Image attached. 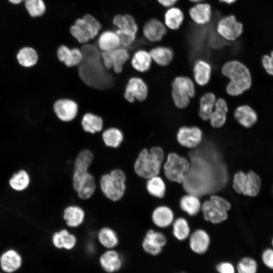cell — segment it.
Here are the masks:
<instances>
[{"label": "cell", "instance_id": "1", "mask_svg": "<svg viewBox=\"0 0 273 273\" xmlns=\"http://www.w3.org/2000/svg\"><path fill=\"white\" fill-rule=\"evenodd\" d=\"M83 59L77 66V73L81 81L92 89L105 90L112 88L114 79L110 70L104 66L101 51L97 45L83 44L80 49Z\"/></svg>", "mask_w": 273, "mask_h": 273}, {"label": "cell", "instance_id": "2", "mask_svg": "<svg viewBox=\"0 0 273 273\" xmlns=\"http://www.w3.org/2000/svg\"><path fill=\"white\" fill-rule=\"evenodd\" d=\"M221 73L230 79L226 87L228 94L238 96L249 89L252 84V77L248 68L237 60L230 61L223 64Z\"/></svg>", "mask_w": 273, "mask_h": 273}, {"label": "cell", "instance_id": "3", "mask_svg": "<svg viewBox=\"0 0 273 273\" xmlns=\"http://www.w3.org/2000/svg\"><path fill=\"white\" fill-rule=\"evenodd\" d=\"M164 156L163 151L160 147H153L149 151L143 149L134 164L135 172L139 176L146 179L158 175Z\"/></svg>", "mask_w": 273, "mask_h": 273}, {"label": "cell", "instance_id": "4", "mask_svg": "<svg viewBox=\"0 0 273 273\" xmlns=\"http://www.w3.org/2000/svg\"><path fill=\"white\" fill-rule=\"evenodd\" d=\"M126 175L120 169H115L102 176L100 181L101 190L110 200L117 201L123 196L125 189Z\"/></svg>", "mask_w": 273, "mask_h": 273}, {"label": "cell", "instance_id": "5", "mask_svg": "<svg viewBox=\"0 0 273 273\" xmlns=\"http://www.w3.org/2000/svg\"><path fill=\"white\" fill-rule=\"evenodd\" d=\"M171 86V96L174 105L179 109L186 108L190 99L196 94L193 81L187 76H177L173 80Z\"/></svg>", "mask_w": 273, "mask_h": 273}, {"label": "cell", "instance_id": "6", "mask_svg": "<svg viewBox=\"0 0 273 273\" xmlns=\"http://www.w3.org/2000/svg\"><path fill=\"white\" fill-rule=\"evenodd\" d=\"M113 23L117 28L115 32L120 38L121 46L127 47L132 44L138 30V24L133 17L129 14H117L114 17Z\"/></svg>", "mask_w": 273, "mask_h": 273}, {"label": "cell", "instance_id": "7", "mask_svg": "<svg viewBox=\"0 0 273 273\" xmlns=\"http://www.w3.org/2000/svg\"><path fill=\"white\" fill-rule=\"evenodd\" d=\"M261 179L254 171L247 173L242 171L236 173L233 181V188L239 194L254 197L257 196L261 188Z\"/></svg>", "mask_w": 273, "mask_h": 273}, {"label": "cell", "instance_id": "8", "mask_svg": "<svg viewBox=\"0 0 273 273\" xmlns=\"http://www.w3.org/2000/svg\"><path fill=\"white\" fill-rule=\"evenodd\" d=\"M163 169L169 180L182 183L190 169V164L186 158L171 153L167 156Z\"/></svg>", "mask_w": 273, "mask_h": 273}, {"label": "cell", "instance_id": "9", "mask_svg": "<svg viewBox=\"0 0 273 273\" xmlns=\"http://www.w3.org/2000/svg\"><path fill=\"white\" fill-rule=\"evenodd\" d=\"M101 58L107 70L112 69L114 73L120 74L123 72L124 64L129 59L130 55L127 49L120 47L110 51L101 52Z\"/></svg>", "mask_w": 273, "mask_h": 273}, {"label": "cell", "instance_id": "10", "mask_svg": "<svg viewBox=\"0 0 273 273\" xmlns=\"http://www.w3.org/2000/svg\"><path fill=\"white\" fill-rule=\"evenodd\" d=\"M216 32L225 40L232 41L241 35L243 30V24L237 21L233 15L225 16L220 18L216 26Z\"/></svg>", "mask_w": 273, "mask_h": 273}, {"label": "cell", "instance_id": "11", "mask_svg": "<svg viewBox=\"0 0 273 273\" xmlns=\"http://www.w3.org/2000/svg\"><path fill=\"white\" fill-rule=\"evenodd\" d=\"M148 95V87L145 81L139 77H130L125 85L123 97L128 103L132 104L135 100L143 102Z\"/></svg>", "mask_w": 273, "mask_h": 273}, {"label": "cell", "instance_id": "12", "mask_svg": "<svg viewBox=\"0 0 273 273\" xmlns=\"http://www.w3.org/2000/svg\"><path fill=\"white\" fill-rule=\"evenodd\" d=\"M54 112L58 119L64 122L74 120L77 116L79 107L77 103L69 98H60L54 103Z\"/></svg>", "mask_w": 273, "mask_h": 273}, {"label": "cell", "instance_id": "13", "mask_svg": "<svg viewBox=\"0 0 273 273\" xmlns=\"http://www.w3.org/2000/svg\"><path fill=\"white\" fill-rule=\"evenodd\" d=\"M203 133L197 126H182L176 134L178 142L182 146L194 148L198 146L202 140Z\"/></svg>", "mask_w": 273, "mask_h": 273}, {"label": "cell", "instance_id": "14", "mask_svg": "<svg viewBox=\"0 0 273 273\" xmlns=\"http://www.w3.org/2000/svg\"><path fill=\"white\" fill-rule=\"evenodd\" d=\"M166 243V239L163 234L150 230L143 240L142 247L146 253L156 256L161 252Z\"/></svg>", "mask_w": 273, "mask_h": 273}, {"label": "cell", "instance_id": "15", "mask_svg": "<svg viewBox=\"0 0 273 273\" xmlns=\"http://www.w3.org/2000/svg\"><path fill=\"white\" fill-rule=\"evenodd\" d=\"M58 60L67 68L78 66L83 59V54L80 49L70 48L65 44H61L57 49Z\"/></svg>", "mask_w": 273, "mask_h": 273}, {"label": "cell", "instance_id": "16", "mask_svg": "<svg viewBox=\"0 0 273 273\" xmlns=\"http://www.w3.org/2000/svg\"><path fill=\"white\" fill-rule=\"evenodd\" d=\"M167 29L161 21L156 18H152L144 24L143 33L148 40L156 42L163 39L167 33Z\"/></svg>", "mask_w": 273, "mask_h": 273}, {"label": "cell", "instance_id": "17", "mask_svg": "<svg viewBox=\"0 0 273 273\" xmlns=\"http://www.w3.org/2000/svg\"><path fill=\"white\" fill-rule=\"evenodd\" d=\"M191 19L196 24L203 26L211 20L212 11L211 5L205 2L195 4L189 10Z\"/></svg>", "mask_w": 273, "mask_h": 273}, {"label": "cell", "instance_id": "18", "mask_svg": "<svg viewBox=\"0 0 273 273\" xmlns=\"http://www.w3.org/2000/svg\"><path fill=\"white\" fill-rule=\"evenodd\" d=\"M99 263L101 267L108 273L118 271L122 265V260L119 254L111 249L101 255Z\"/></svg>", "mask_w": 273, "mask_h": 273}, {"label": "cell", "instance_id": "19", "mask_svg": "<svg viewBox=\"0 0 273 273\" xmlns=\"http://www.w3.org/2000/svg\"><path fill=\"white\" fill-rule=\"evenodd\" d=\"M73 186L78 197L83 200L90 198L96 188L95 178L89 172L73 184Z\"/></svg>", "mask_w": 273, "mask_h": 273}, {"label": "cell", "instance_id": "20", "mask_svg": "<svg viewBox=\"0 0 273 273\" xmlns=\"http://www.w3.org/2000/svg\"><path fill=\"white\" fill-rule=\"evenodd\" d=\"M93 153L88 149L79 152L75 158L73 178L79 177L88 172V169L93 162Z\"/></svg>", "mask_w": 273, "mask_h": 273}, {"label": "cell", "instance_id": "21", "mask_svg": "<svg viewBox=\"0 0 273 273\" xmlns=\"http://www.w3.org/2000/svg\"><path fill=\"white\" fill-rule=\"evenodd\" d=\"M210 238L202 230L195 231L190 236L189 245L191 250L197 254H203L208 250Z\"/></svg>", "mask_w": 273, "mask_h": 273}, {"label": "cell", "instance_id": "22", "mask_svg": "<svg viewBox=\"0 0 273 273\" xmlns=\"http://www.w3.org/2000/svg\"><path fill=\"white\" fill-rule=\"evenodd\" d=\"M234 115L236 120L246 128L252 127L256 122L258 118L256 112L247 105L238 107Z\"/></svg>", "mask_w": 273, "mask_h": 273}, {"label": "cell", "instance_id": "23", "mask_svg": "<svg viewBox=\"0 0 273 273\" xmlns=\"http://www.w3.org/2000/svg\"><path fill=\"white\" fill-rule=\"evenodd\" d=\"M228 112L226 101L223 98L216 99L214 110L209 119L211 125L217 128L223 126L226 120Z\"/></svg>", "mask_w": 273, "mask_h": 273}, {"label": "cell", "instance_id": "24", "mask_svg": "<svg viewBox=\"0 0 273 273\" xmlns=\"http://www.w3.org/2000/svg\"><path fill=\"white\" fill-rule=\"evenodd\" d=\"M0 264L2 269L8 273L13 272L18 270L22 264V258L15 250H9L1 256Z\"/></svg>", "mask_w": 273, "mask_h": 273}, {"label": "cell", "instance_id": "25", "mask_svg": "<svg viewBox=\"0 0 273 273\" xmlns=\"http://www.w3.org/2000/svg\"><path fill=\"white\" fill-rule=\"evenodd\" d=\"M185 19V15L181 9L177 7L168 8L164 14L163 23L167 28L171 30L179 29Z\"/></svg>", "mask_w": 273, "mask_h": 273}, {"label": "cell", "instance_id": "26", "mask_svg": "<svg viewBox=\"0 0 273 273\" xmlns=\"http://www.w3.org/2000/svg\"><path fill=\"white\" fill-rule=\"evenodd\" d=\"M80 124L85 132L92 134L100 132L104 127L102 117L92 112H87L82 116Z\"/></svg>", "mask_w": 273, "mask_h": 273}, {"label": "cell", "instance_id": "27", "mask_svg": "<svg viewBox=\"0 0 273 273\" xmlns=\"http://www.w3.org/2000/svg\"><path fill=\"white\" fill-rule=\"evenodd\" d=\"M201 210L204 219L213 223H218L228 217L227 212L212 204L209 200L205 201L202 204Z\"/></svg>", "mask_w": 273, "mask_h": 273}, {"label": "cell", "instance_id": "28", "mask_svg": "<svg viewBox=\"0 0 273 273\" xmlns=\"http://www.w3.org/2000/svg\"><path fill=\"white\" fill-rule=\"evenodd\" d=\"M97 46L101 52H107L120 47L121 43L116 32L106 30L99 36Z\"/></svg>", "mask_w": 273, "mask_h": 273}, {"label": "cell", "instance_id": "29", "mask_svg": "<svg viewBox=\"0 0 273 273\" xmlns=\"http://www.w3.org/2000/svg\"><path fill=\"white\" fill-rule=\"evenodd\" d=\"M211 70V65L208 62L203 60H197L193 67L196 82L200 86L206 85L210 81Z\"/></svg>", "mask_w": 273, "mask_h": 273}, {"label": "cell", "instance_id": "30", "mask_svg": "<svg viewBox=\"0 0 273 273\" xmlns=\"http://www.w3.org/2000/svg\"><path fill=\"white\" fill-rule=\"evenodd\" d=\"M152 59L149 52L145 50H139L133 55L131 59V65L136 71L145 73L149 70Z\"/></svg>", "mask_w": 273, "mask_h": 273}, {"label": "cell", "instance_id": "31", "mask_svg": "<svg viewBox=\"0 0 273 273\" xmlns=\"http://www.w3.org/2000/svg\"><path fill=\"white\" fill-rule=\"evenodd\" d=\"M74 24L83 29L90 36L92 39L97 36L102 27L100 22L89 14L77 19Z\"/></svg>", "mask_w": 273, "mask_h": 273}, {"label": "cell", "instance_id": "32", "mask_svg": "<svg viewBox=\"0 0 273 273\" xmlns=\"http://www.w3.org/2000/svg\"><path fill=\"white\" fill-rule=\"evenodd\" d=\"M16 57L19 65L27 68L36 65L39 59L37 51L29 46L20 49L16 54Z\"/></svg>", "mask_w": 273, "mask_h": 273}, {"label": "cell", "instance_id": "33", "mask_svg": "<svg viewBox=\"0 0 273 273\" xmlns=\"http://www.w3.org/2000/svg\"><path fill=\"white\" fill-rule=\"evenodd\" d=\"M152 61L161 66H166L172 61L174 53L167 47L158 46L152 48L149 52Z\"/></svg>", "mask_w": 273, "mask_h": 273}, {"label": "cell", "instance_id": "34", "mask_svg": "<svg viewBox=\"0 0 273 273\" xmlns=\"http://www.w3.org/2000/svg\"><path fill=\"white\" fill-rule=\"evenodd\" d=\"M83 210L78 206H70L64 210L63 218L70 227L74 228L80 225L84 218Z\"/></svg>", "mask_w": 273, "mask_h": 273}, {"label": "cell", "instance_id": "35", "mask_svg": "<svg viewBox=\"0 0 273 273\" xmlns=\"http://www.w3.org/2000/svg\"><path fill=\"white\" fill-rule=\"evenodd\" d=\"M216 101L215 95L212 93L204 94L200 100L199 117L203 120H209L212 114Z\"/></svg>", "mask_w": 273, "mask_h": 273}, {"label": "cell", "instance_id": "36", "mask_svg": "<svg viewBox=\"0 0 273 273\" xmlns=\"http://www.w3.org/2000/svg\"><path fill=\"white\" fill-rule=\"evenodd\" d=\"M102 138L107 147L117 148L122 143L124 135L119 128L116 127H110L102 132Z\"/></svg>", "mask_w": 273, "mask_h": 273}, {"label": "cell", "instance_id": "37", "mask_svg": "<svg viewBox=\"0 0 273 273\" xmlns=\"http://www.w3.org/2000/svg\"><path fill=\"white\" fill-rule=\"evenodd\" d=\"M152 220L158 226L165 228L169 225L173 220V213L166 206H160L156 208L152 214Z\"/></svg>", "mask_w": 273, "mask_h": 273}, {"label": "cell", "instance_id": "38", "mask_svg": "<svg viewBox=\"0 0 273 273\" xmlns=\"http://www.w3.org/2000/svg\"><path fill=\"white\" fill-rule=\"evenodd\" d=\"M98 238L100 244L105 248L112 249L117 246L118 238L112 229L104 227L99 232Z\"/></svg>", "mask_w": 273, "mask_h": 273}, {"label": "cell", "instance_id": "39", "mask_svg": "<svg viewBox=\"0 0 273 273\" xmlns=\"http://www.w3.org/2000/svg\"><path fill=\"white\" fill-rule=\"evenodd\" d=\"M180 206L183 210L191 216L197 214L201 207L199 199L193 194L182 197L180 201Z\"/></svg>", "mask_w": 273, "mask_h": 273}, {"label": "cell", "instance_id": "40", "mask_svg": "<svg viewBox=\"0 0 273 273\" xmlns=\"http://www.w3.org/2000/svg\"><path fill=\"white\" fill-rule=\"evenodd\" d=\"M24 4L29 15L33 18L42 16L47 10L44 0H25Z\"/></svg>", "mask_w": 273, "mask_h": 273}, {"label": "cell", "instance_id": "41", "mask_svg": "<svg viewBox=\"0 0 273 273\" xmlns=\"http://www.w3.org/2000/svg\"><path fill=\"white\" fill-rule=\"evenodd\" d=\"M147 189L151 195L162 198L165 192V185L161 178L157 175L148 179Z\"/></svg>", "mask_w": 273, "mask_h": 273}, {"label": "cell", "instance_id": "42", "mask_svg": "<svg viewBox=\"0 0 273 273\" xmlns=\"http://www.w3.org/2000/svg\"><path fill=\"white\" fill-rule=\"evenodd\" d=\"M10 186L17 191L25 189L29 184V177L25 170H20L10 179Z\"/></svg>", "mask_w": 273, "mask_h": 273}, {"label": "cell", "instance_id": "43", "mask_svg": "<svg viewBox=\"0 0 273 273\" xmlns=\"http://www.w3.org/2000/svg\"><path fill=\"white\" fill-rule=\"evenodd\" d=\"M173 234L180 241L186 239L190 234V228L187 221L183 218L176 219L173 224Z\"/></svg>", "mask_w": 273, "mask_h": 273}, {"label": "cell", "instance_id": "44", "mask_svg": "<svg viewBox=\"0 0 273 273\" xmlns=\"http://www.w3.org/2000/svg\"><path fill=\"white\" fill-rule=\"evenodd\" d=\"M238 273H256L257 264L250 257H244L238 262L237 266Z\"/></svg>", "mask_w": 273, "mask_h": 273}, {"label": "cell", "instance_id": "45", "mask_svg": "<svg viewBox=\"0 0 273 273\" xmlns=\"http://www.w3.org/2000/svg\"><path fill=\"white\" fill-rule=\"evenodd\" d=\"M69 31L71 35L80 43H87L92 39L83 29L75 24L70 27Z\"/></svg>", "mask_w": 273, "mask_h": 273}, {"label": "cell", "instance_id": "46", "mask_svg": "<svg viewBox=\"0 0 273 273\" xmlns=\"http://www.w3.org/2000/svg\"><path fill=\"white\" fill-rule=\"evenodd\" d=\"M60 232L62 236L63 248L68 250L72 249L77 242L75 236L65 229L61 230Z\"/></svg>", "mask_w": 273, "mask_h": 273}, {"label": "cell", "instance_id": "47", "mask_svg": "<svg viewBox=\"0 0 273 273\" xmlns=\"http://www.w3.org/2000/svg\"><path fill=\"white\" fill-rule=\"evenodd\" d=\"M214 205L227 212L231 208V204L225 199L216 195H212L209 200Z\"/></svg>", "mask_w": 273, "mask_h": 273}, {"label": "cell", "instance_id": "48", "mask_svg": "<svg viewBox=\"0 0 273 273\" xmlns=\"http://www.w3.org/2000/svg\"><path fill=\"white\" fill-rule=\"evenodd\" d=\"M262 64L266 72L273 76V51L269 56L266 55L263 56Z\"/></svg>", "mask_w": 273, "mask_h": 273}, {"label": "cell", "instance_id": "49", "mask_svg": "<svg viewBox=\"0 0 273 273\" xmlns=\"http://www.w3.org/2000/svg\"><path fill=\"white\" fill-rule=\"evenodd\" d=\"M216 270L218 273H235L233 264L228 261L218 263L216 266Z\"/></svg>", "mask_w": 273, "mask_h": 273}, {"label": "cell", "instance_id": "50", "mask_svg": "<svg viewBox=\"0 0 273 273\" xmlns=\"http://www.w3.org/2000/svg\"><path fill=\"white\" fill-rule=\"evenodd\" d=\"M262 260L267 266L273 269V250H266L263 253Z\"/></svg>", "mask_w": 273, "mask_h": 273}, {"label": "cell", "instance_id": "51", "mask_svg": "<svg viewBox=\"0 0 273 273\" xmlns=\"http://www.w3.org/2000/svg\"><path fill=\"white\" fill-rule=\"evenodd\" d=\"M52 241L54 245L58 249L63 248V238L60 232H56L54 234L52 238Z\"/></svg>", "mask_w": 273, "mask_h": 273}, {"label": "cell", "instance_id": "52", "mask_svg": "<svg viewBox=\"0 0 273 273\" xmlns=\"http://www.w3.org/2000/svg\"><path fill=\"white\" fill-rule=\"evenodd\" d=\"M179 0H157L162 7L169 8L174 6Z\"/></svg>", "mask_w": 273, "mask_h": 273}, {"label": "cell", "instance_id": "53", "mask_svg": "<svg viewBox=\"0 0 273 273\" xmlns=\"http://www.w3.org/2000/svg\"><path fill=\"white\" fill-rule=\"evenodd\" d=\"M8 1L10 3L13 5H19L24 2L25 0H8Z\"/></svg>", "mask_w": 273, "mask_h": 273}, {"label": "cell", "instance_id": "54", "mask_svg": "<svg viewBox=\"0 0 273 273\" xmlns=\"http://www.w3.org/2000/svg\"><path fill=\"white\" fill-rule=\"evenodd\" d=\"M220 2L231 5L234 4L236 0H219Z\"/></svg>", "mask_w": 273, "mask_h": 273}, {"label": "cell", "instance_id": "55", "mask_svg": "<svg viewBox=\"0 0 273 273\" xmlns=\"http://www.w3.org/2000/svg\"><path fill=\"white\" fill-rule=\"evenodd\" d=\"M189 1L191 2L192 3L197 4V3H199L201 2H204V1L205 0H189Z\"/></svg>", "mask_w": 273, "mask_h": 273}, {"label": "cell", "instance_id": "56", "mask_svg": "<svg viewBox=\"0 0 273 273\" xmlns=\"http://www.w3.org/2000/svg\"><path fill=\"white\" fill-rule=\"evenodd\" d=\"M272 245H273V240H272Z\"/></svg>", "mask_w": 273, "mask_h": 273}, {"label": "cell", "instance_id": "57", "mask_svg": "<svg viewBox=\"0 0 273 273\" xmlns=\"http://www.w3.org/2000/svg\"><path fill=\"white\" fill-rule=\"evenodd\" d=\"M179 273H185V272H179Z\"/></svg>", "mask_w": 273, "mask_h": 273}]
</instances>
